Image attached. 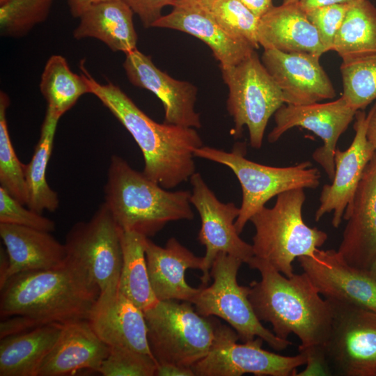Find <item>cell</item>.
Here are the masks:
<instances>
[{"label": "cell", "instance_id": "6da1fadb", "mask_svg": "<svg viewBox=\"0 0 376 376\" xmlns=\"http://www.w3.org/2000/svg\"><path fill=\"white\" fill-rule=\"evenodd\" d=\"M0 290V338L45 324L88 320L100 293L67 261L56 268L16 274Z\"/></svg>", "mask_w": 376, "mask_h": 376}, {"label": "cell", "instance_id": "7a4b0ae2", "mask_svg": "<svg viewBox=\"0 0 376 376\" xmlns=\"http://www.w3.org/2000/svg\"><path fill=\"white\" fill-rule=\"evenodd\" d=\"M247 265L261 277L249 285V299L258 319L269 323L281 339L296 335L301 341L299 352L324 349L331 329L332 307L306 274L287 277L254 256Z\"/></svg>", "mask_w": 376, "mask_h": 376}, {"label": "cell", "instance_id": "3957f363", "mask_svg": "<svg viewBox=\"0 0 376 376\" xmlns=\"http://www.w3.org/2000/svg\"><path fill=\"white\" fill-rule=\"evenodd\" d=\"M90 88L132 135L144 159L143 173L164 189L174 188L196 173L194 150L203 146L195 128L158 123L116 85L102 84L80 65Z\"/></svg>", "mask_w": 376, "mask_h": 376}, {"label": "cell", "instance_id": "277c9868", "mask_svg": "<svg viewBox=\"0 0 376 376\" xmlns=\"http://www.w3.org/2000/svg\"><path fill=\"white\" fill-rule=\"evenodd\" d=\"M190 196L189 191H167L121 157L111 156L104 203L121 230L149 237L169 222L191 220Z\"/></svg>", "mask_w": 376, "mask_h": 376}, {"label": "cell", "instance_id": "5b68a950", "mask_svg": "<svg viewBox=\"0 0 376 376\" xmlns=\"http://www.w3.org/2000/svg\"><path fill=\"white\" fill-rule=\"evenodd\" d=\"M304 189L279 194L272 207L264 206L250 219L255 228L251 244L254 256L267 261L287 277L294 274L295 259L312 255L328 238L325 232L309 227L304 221Z\"/></svg>", "mask_w": 376, "mask_h": 376}, {"label": "cell", "instance_id": "8992f818", "mask_svg": "<svg viewBox=\"0 0 376 376\" xmlns=\"http://www.w3.org/2000/svg\"><path fill=\"white\" fill-rule=\"evenodd\" d=\"M194 154L228 167L239 180L242 198L235 222L239 234L252 216L272 198L295 189H315L320 185V173L309 161L285 167L263 165L246 158L244 143L235 144L230 152L203 146Z\"/></svg>", "mask_w": 376, "mask_h": 376}, {"label": "cell", "instance_id": "52a82bcc", "mask_svg": "<svg viewBox=\"0 0 376 376\" xmlns=\"http://www.w3.org/2000/svg\"><path fill=\"white\" fill-rule=\"evenodd\" d=\"M143 313L150 347L157 363L191 367L209 352L215 319L200 315L190 301H158Z\"/></svg>", "mask_w": 376, "mask_h": 376}, {"label": "cell", "instance_id": "ba28073f", "mask_svg": "<svg viewBox=\"0 0 376 376\" xmlns=\"http://www.w3.org/2000/svg\"><path fill=\"white\" fill-rule=\"evenodd\" d=\"M243 262L226 253H219L210 269L212 283L201 285L191 303L205 317H219L225 320L246 342L259 337L272 349L281 351L292 345L265 328L256 315L249 299V286L240 285L237 274Z\"/></svg>", "mask_w": 376, "mask_h": 376}, {"label": "cell", "instance_id": "9c48e42d", "mask_svg": "<svg viewBox=\"0 0 376 376\" xmlns=\"http://www.w3.org/2000/svg\"><path fill=\"white\" fill-rule=\"evenodd\" d=\"M220 68L228 87L226 106L235 136L246 126L250 146L260 149L270 117L284 104L281 91L255 50L238 64Z\"/></svg>", "mask_w": 376, "mask_h": 376}, {"label": "cell", "instance_id": "30bf717a", "mask_svg": "<svg viewBox=\"0 0 376 376\" xmlns=\"http://www.w3.org/2000/svg\"><path fill=\"white\" fill-rule=\"evenodd\" d=\"M121 231L103 203L88 221L76 223L66 235V261L77 267L100 293L118 288Z\"/></svg>", "mask_w": 376, "mask_h": 376}, {"label": "cell", "instance_id": "8fae6325", "mask_svg": "<svg viewBox=\"0 0 376 376\" xmlns=\"http://www.w3.org/2000/svg\"><path fill=\"white\" fill-rule=\"evenodd\" d=\"M230 326L215 319L214 338L207 354L191 368L195 376H294L306 364V356H283L263 349V340L256 337L243 343Z\"/></svg>", "mask_w": 376, "mask_h": 376}, {"label": "cell", "instance_id": "7c38bea8", "mask_svg": "<svg viewBox=\"0 0 376 376\" xmlns=\"http://www.w3.org/2000/svg\"><path fill=\"white\" fill-rule=\"evenodd\" d=\"M329 301L332 320L324 352L330 375L376 376V312Z\"/></svg>", "mask_w": 376, "mask_h": 376}, {"label": "cell", "instance_id": "4fadbf2b", "mask_svg": "<svg viewBox=\"0 0 376 376\" xmlns=\"http://www.w3.org/2000/svg\"><path fill=\"white\" fill-rule=\"evenodd\" d=\"M189 180L192 187L190 202L201 220L198 240L205 247L200 279L202 285H207L211 279L212 265L219 253L236 257L246 264L254 255L252 245L240 237L235 226L240 207L232 202H221L200 173L196 172Z\"/></svg>", "mask_w": 376, "mask_h": 376}, {"label": "cell", "instance_id": "5bb4252c", "mask_svg": "<svg viewBox=\"0 0 376 376\" xmlns=\"http://www.w3.org/2000/svg\"><path fill=\"white\" fill-rule=\"evenodd\" d=\"M357 111L341 96L325 103L304 105L283 104L274 114L275 126L267 136L273 143L288 130L301 127L320 137L323 145L313 152V159L332 180L335 174L334 154L340 136L346 131Z\"/></svg>", "mask_w": 376, "mask_h": 376}, {"label": "cell", "instance_id": "9a60e30c", "mask_svg": "<svg viewBox=\"0 0 376 376\" xmlns=\"http://www.w3.org/2000/svg\"><path fill=\"white\" fill-rule=\"evenodd\" d=\"M318 292L328 301L376 312V282L368 272L350 266L334 249H318L297 258Z\"/></svg>", "mask_w": 376, "mask_h": 376}, {"label": "cell", "instance_id": "2e32d148", "mask_svg": "<svg viewBox=\"0 0 376 376\" xmlns=\"http://www.w3.org/2000/svg\"><path fill=\"white\" fill-rule=\"evenodd\" d=\"M317 55L264 49L261 61L280 88L284 103L304 105L336 97V90Z\"/></svg>", "mask_w": 376, "mask_h": 376}, {"label": "cell", "instance_id": "e0dca14e", "mask_svg": "<svg viewBox=\"0 0 376 376\" xmlns=\"http://www.w3.org/2000/svg\"><path fill=\"white\" fill-rule=\"evenodd\" d=\"M354 118L352 142L345 150L336 149L335 174L331 184L323 186L315 214V220L318 221L325 214L332 212L331 224L336 228L340 225L345 211L351 207L363 171L375 152L366 138L367 114L358 110Z\"/></svg>", "mask_w": 376, "mask_h": 376}, {"label": "cell", "instance_id": "ac0fdd59", "mask_svg": "<svg viewBox=\"0 0 376 376\" xmlns=\"http://www.w3.org/2000/svg\"><path fill=\"white\" fill-rule=\"evenodd\" d=\"M123 67L132 84L151 91L161 100L164 123L201 127L200 114L195 109L198 90L194 84L172 78L137 48L125 54Z\"/></svg>", "mask_w": 376, "mask_h": 376}, {"label": "cell", "instance_id": "d6986e66", "mask_svg": "<svg viewBox=\"0 0 376 376\" xmlns=\"http://www.w3.org/2000/svg\"><path fill=\"white\" fill-rule=\"evenodd\" d=\"M343 219L347 224L337 251L350 266L369 272L376 257V152Z\"/></svg>", "mask_w": 376, "mask_h": 376}, {"label": "cell", "instance_id": "ffe728a7", "mask_svg": "<svg viewBox=\"0 0 376 376\" xmlns=\"http://www.w3.org/2000/svg\"><path fill=\"white\" fill-rule=\"evenodd\" d=\"M172 6V10L152 27L175 29L199 38L212 49L220 67L235 65L256 49L225 31L209 7L199 1L176 0Z\"/></svg>", "mask_w": 376, "mask_h": 376}, {"label": "cell", "instance_id": "44dd1931", "mask_svg": "<svg viewBox=\"0 0 376 376\" xmlns=\"http://www.w3.org/2000/svg\"><path fill=\"white\" fill-rule=\"evenodd\" d=\"M88 321L97 336L109 347L132 350L153 358L143 311L118 289L100 293Z\"/></svg>", "mask_w": 376, "mask_h": 376}, {"label": "cell", "instance_id": "7402d4cb", "mask_svg": "<svg viewBox=\"0 0 376 376\" xmlns=\"http://www.w3.org/2000/svg\"><path fill=\"white\" fill-rule=\"evenodd\" d=\"M146 258L152 289L159 301H191L198 292L188 284L185 273L188 269L202 270L203 257H198L175 237L165 246L146 239Z\"/></svg>", "mask_w": 376, "mask_h": 376}, {"label": "cell", "instance_id": "603a6c76", "mask_svg": "<svg viewBox=\"0 0 376 376\" xmlns=\"http://www.w3.org/2000/svg\"><path fill=\"white\" fill-rule=\"evenodd\" d=\"M109 352L88 320L64 324L61 334L44 359L38 376L73 375L81 370L97 372Z\"/></svg>", "mask_w": 376, "mask_h": 376}, {"label": "cell", "instance_id": "cb8c5ba5", "mask_svg": "<svg viewBox=\"0 0 376 376\" xmlns=\"http://www.w3.org/2000/svg\"><path fill=\"white\" fill-rule=\"evenodd\" d=\"M258 40L264 49L306 52L318 56L324 54L317 29L299 3L273 6L262 16Z\"/></svg>", "mask_w": 376, "mask_h": 376}, {"label": "cell", "instance_id": "d4e9b609", "mask_svg": "<svg viewBox=\"0 0 376 376\" xmlns=\"http://www.w3.org/2000/svg\"><path fill=\"white\" fill-rule=\"evenodd\" d=\"M0 236L10 263L6 281L20 272L56 268L66 262L64 244L49 232L0 224Z\"/></svg>", "mask_w": 376, "mask_h": 376}, {"label": "cell", "instance_id": "484cf974", "mask_svg": "<svg viewBox=\"0 0 376 376\" xmlns=\"http://www.w3.org/2000/svg\"><path fill=\"white\" fill-rule=\"evenodd\" d=\"M134 12L123 0H105L91 5L79 17L73 31L77 40L96 38L113 52L125 54L136 49Z\"/></svg>", "mask_w": 376, "mask_h": 376}, {"label": "cell", "instance_id": "4316f807", "mask_svg": "<svg viewBox=\"0 0 376 376\" xmlns=\"http://www.w3.org/2000/svg\"><path fill=\"white\" fill-rule=\"evenodd\" d=\"M64 324H49L0 338V376H38Z\"/></svg>", "mask_w": 376, "mask_h": 376}, {"label": "cell", "instance_id": "83f0119b", "mask_svg": "<svg viewBox=\"0 0 376 376\" xmlns=\"http://www.w3.org/2000/svg\"><path fill=\"white\" fill-rule=\"evenodd\" d=\"M58 120L46 113L32 158L27 164H24L27 190L26 206L40 214L45 210L55 212L59 205L58 194L49 187L46 176Z\"/></svg>", "mask_w": 376, "mask_h": 376}, {"label": "cell", "instance_id": "f1b7e54d", "mask_svg": "<svg viewBox=\"0 0 376 376\" xmlns=\"http://www.w3.org/2000/svg\"><path fill=\"white\" fill-rule=\"evenodd\" d=\"M146 237L134 231H121L123 264L118 290L143 311L159 301L152 289L147 268Z\"/></svg>", "mask_w": 376, "mask_h": 376}, {"label": "cell", "instance_id": "f546056e", "mask_svg": "<svg viewBox=\"0 0 376 376\" xmlns=\"http://www.w3.org/2000/svg\"><path fill=\"white\" fill-rule=\"evenodd\" d=\"M332 50L343 61L376 54V7L369 0L351 3L336 34Z\"/></svg>", "mask_w": 376, "mask_h": 376}, {"label": "cell", "instance_id": "4dcf8cb0", "mask_svg": "<svg viewBox=\"0 0 376 376\" xmlns=\"http://www.w3.org/2000/svg\"><path fill=\"white\" fill-rule=\"evenodd\" d=\"M40 92L47 102L46 113L60 119L91 88L84 75L73 72L61 55L47 60L41 75Z\"/></svg>", "mask_w": 376, "mask_h": 376}, {"label": "cell", "instance_id": "1f68e13d", "mask_svg": "<svg viewBox=\"0 0 376 376\" xmlns=\"http://www.w3.org/2000/svg\"><path fill=\"white\" fill-rule=\"evenodd\" d=\"M343 95L352 108L364 109L376 100V54L343 61Z\"/></svg>", "mask_w": 376, "mask_h": 376}, {"label": "cell", "instance_id": "d6a6232c", "mask_svg": "<svg viewBox=\"0 0 376 376\" xmlns=\"http://www.w3.org/2000/svg\"><path fill=\"white\" fill-rule=\"evenodd\" d=\"M10 99L0 92V187L20 203L26 205L27 190L24 164L18 159L13 146L6 120Z\"/></svg>", "mask_w": 376, "mask_h": 376}, {"label": "cell", "instance_id": "836d02e7", "mask_svg": "<svg viewBox=\"0 0 376 376\" xmlns=\"http://www.w3.org/2000/svg\"><path fill=\"white\" fill-rule=\"evenodd\" d=\"M54 0H6L0 3V33L21 38L45 21Z\"/></svg>", "mask_w": 376, "mask_h": 376}, {"label": "cell", "instance_id": "e575fe53", "mask_svg": "<svg viewBox=\"0 0 376 376\" xmlns=\"http://www.w3.org/2000/svg\"><path fill=\"white\" fill-rule=\"evenodd\" d=\"M219 24L229 34L259 47L258 29L260 17L240 0H216L209 6Z\"/></svg>", "mask_w": 376, "mask_h": 376}, {"label": "cell", "instance_id": "d590c367", "mask_svg": "<svg viewBox=\"0 0 376 376\" xmlns=\"http://www.w3.org/2000/svg\"><path fill=\"white\" fill-rule=\"evenodd\" d=\"M156 359L121 347H109V352L97 372L104 376H153Z\"/></svg>", "mask_w": 376, "mask_h": 376}, {"label": "cell", "instance_id": "8d00e7d4", "mask_svg": "<svg viewBox=\"0 0 376 376\" xmlns=\"http://www.w3.org/2000/svg\"><path fill=\"white\" fill-rule=\"evenodd\" d=\"M0 224L26 226L52 233L55 230L54 221L29 208L0 187Z\"/></svg>", "mask_w": 376, "mask_h": 376}, {"label": "cell", "instance_id": "74e56055", "mask_svg": "<svg viewBox=\"0 0 376 376\" xmlns=\"http://www.w3.org/2000/svg\"><path fill=\"white\" fill-rule=\"evenodd\" d=\"M350 3L324 6L304 10L317 29L324 52L332 50L336 34L342 24Z\"/></svg>", "mask_w": 376, "mask_h": 376}, {"label": "cell", "instance_id": "f35d334b", "mask_svg": "<svg viewBox=\"0 0 376 376\" xmlns=\"http://www.w3.org/2000/svg\"><path fill=\"white\" fill-rule=\"evenodd\" d=\"M140 18L146 28L152 27L162 16L164 6H173L176 0H123Z\"/></svg>", "mask_w": 376, "mask_h": 376}, {"label": "cell", "instance_id": "ab89813d", "mask_svg": "<svg viewBox=\"0 0 376 376\" xmlns=\"http://www.w3.org/2000/svg\"><path fill=\"white\" fill-rule=\"evenodd\" d=\"M157 376H195L191 367L173 363H158L155 371Z\"/></svg>", "mask_w": 376, "mask_h": 376}, {"label": "cell", "instance_id": "60d3db41", "mask_svg": "<svg viewBox=\"0 0 376 376\" xmlns=\"http://www.w3.org/2000/svg\"><path fill=\"white\" fill-rule=\"evenodd\" d=\"M256 16L261 17L274 6L272 0H240Z\"/></svg>", "mask_w": 376, "mask_h": 376}, {"label": "cell", "instance_id": "b9f144b4", "mask_svg": "<svg viewBox=\"0 0 376 376\" xmlns=\"http://www.w3.org/2000/svg\"><path fill=\"white\" fill-rule=\"evenodd\" d=\"M366 138L376 152V102L367 114Z\"/></svg>", "mask_w": 376, "mask_h": 376}, {"label": "cell", "instance_id": "7bdbcfd3", "mask_svg": "<svg viewBox=\"0 0 376 376\" xmlns=\"http://www.w3.org/2000/svg\"><path fill=\"white\" fill-rule=\"evenodd\" d=\"M357 0H299L298 2L304 10L313 8L340 3H350Z\"/></svg>", "mask_w": 376, "mask_h": 376}, {"label": "cell", "instance_id": "ee69618b", "mask_svg": "<svg viewBox=\"0 0 376 376\" xmlns=\"http://www.w3.org/2000/svg\"><path fill=\"white\" fill-rule=\"evenodd\" d=\"M105 0H68L72 15L79 17L82 13L93 3Z\"/></svg>", "mask_w": 376, "mask_h": 376}, {"label": "cell", "instance_id": "f6af8a7d", "mask_svg": "<svg viewBox=\"0 0 376 376\" xmlns=\"http://www.w3.org/2000/svg\"><path fill=\"white\" fill-rule=\"evenodd\" d=\"M9 258L6 249L1 247L0 251V288L6 282L7 273L9 269Z\"/></svg>", "mask_w": 376, "mask_h": 376}, {"label": "cell", "instance_id": "bcb514c9", "mask_svg": "<svg viewBox=\"0 0 376 376\" xmlns=\"http://www.w3.org/2000/svg\"><path fill=\"white\" fill-rule=\"evenodd\" d=\"M368 272L373 279L376 282V257Z\"/></svg>", "mask_w": 376, "mask_h": 376}, {"label": "cell", "instance_id": "7dc6e473", "mask_svg": "<svg viewBox=\"0 0 376 376\" xmlns=\"http://www.w3.org/2000/svg\"><path fill=\"white\" fill-rule=\"evenodd\" d=\"M203 3L204 5L207 6V7L210 6L214 1L216 0H197Z\"/></svg>", "mask_w": 376, "mask_h": 376}, {"label": "cell", "instance_id": "c3c4849f", "mask_svg": "<svg viewBox=\"0 0 376 376\" xmlns=\"http://www.w3.org/2000/svg\"><path fill=\"white\" fill-rule=\"evenodd\" d=\"M299 0H283V4H290V3H298Z\"/></svg>", "mask_w": 376, "mask_h": 376}, {"label": "cell", "instance_id": "681fc988", "mask_svg": "<svg viewBox=\"0 0 376 376\" xmlns=\"http://www.w3.org/2000/svg\"><path fill=\"white\" fill-rule=\"evenodd\" d=\"M6 0H0V3H3V1H5Z\"/></svg>", "mask_w": 376, "mask_h": 376}]
</instances>
